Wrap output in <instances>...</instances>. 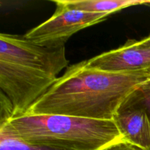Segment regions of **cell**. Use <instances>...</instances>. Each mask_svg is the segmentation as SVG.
Segmentation results:
<instances>
[{"mask_svg": "<svg viewBox=\"0 0 150 150\" xmlns=\"http://www.w3.org/2000/svg\"><path fill=\"white\" fill-rule=\"evenodd\" d=\"M150 69L111 73L86 64H73L26 114H59L112 120L122 105L147 82Z\"/></svg>", "mask_w": 150, "mask_h": 150, "instance_id": "obj_1", "label": "cell"}, {"mask_svg": "<svg viewBox=\"0 0 150 150\" xmlns=\"http://www.w3.org/2000/svg\"><path fill=\"white\" fill-rule=\"evenodd\" d=\"M0 136L62 150H100L124 140L114 120L24 114L0 125Z\"/></svg>", "mask_w": 150, "mask_h": 150, "instance_id": "obj_2", "label": "cell"}, {"mask_svg": "<svg viewBox=\"0 0 150 150\" xmlns=\"http://www.w3.org/2000/svg\"><path fill=\"white\" fill-rule=\"evenodd\" d=\"M57 79L38 69L0 60V89L13 105V117L26 114Z\"/></svg>", "mask_w": 150, "mask_h": 150, "instance_id": "obj_3", "label": "cell"}, {"mask_svg": "<svg viewBox=\"0 0 150 150\" xmlns=\"http://www.w3.org/2000/svg\"><path fill=\"white\" fill-rule=\"evenodd\" d=\"M0 60L38 69L56 77L69 63L64 45L42 46L23 36L4 33L0 35Z\"/></svg>", "mask_w": 150, "mask_h": 150, "instance_id": "obj_4", "label": "cell"}, {"mask_svg": "<svg viewBox=\"0 0 150 150\" xmlns=\"http://www.w3.org/2000/svg\"><path fill=\"white\" fill-rule=\"evenodd\" d=\"M111 14L71 10L57 5L51 18L23 35L31 42L42 46L64 45L76 32L103 21Z\"/></svg>", "mask_w": 150, "mask_h": 150, "instance_id": "obj_5", "label": "cell"}, {"mask_svg": "<svg viewBox=\"0 0 150 150\" xmlns=\"http://www.w3.org/2000/svg\"><path fill=\"white\" fill-rule=\"evenodd\" d=\"M92 68L111 73H130L150 68V48L139 45L136 40H128L117 49L106 51L89 60Z\"/></svg>", "mask_w": 150, "mask_h": 150, "instance_id": "obj_6", "label": "cell"}, {"mask_svg": "<svg viewBox=\"0 0 150 150\" xmlns=\"http://www.w3.org/2000/svg\"><path fill=\"white\" fill-rule=\"evenodd\" d=\"M124 140L144 150H150V116L131 96L113 117Z\"/></svg>", "mask_w": 150, "mask_h": 150, "instance_id": "obj_7", "label": "cell"}, {"mask_svg": "<svg viewBox=\"0 0 150 150\" xmlns=\"http://www.w3.org/2000/svg\"><path fill=\"white\" fill-rule=\"evenodd\" d=\"M54 2L71 10L109 14L133 6H150V0H57Z\"/></svg>", "mask_w": 150, "mask_h": 150, "instance_id": "obj_8", "label": "cell"}, {"mask_svg": "<svg viewBox=\"0 0 150 150\" xmlns=\"http://www.w3.org/2000/svg\"><path fill=\"white\" fill-rule=\"evenodd\" d=\"M0 150H62L41 144H30L14 138L0 136Z\"/></svg>", "mask_w": 150, "mask_h": 150, "instance_id": "obj_9", "label": "cell"}, {"mask_svg": "<svg viewBox=\"0 0 150 150\" xmlns=\"http://www.w3.org/2000/svg\"><path fill=\"white\" fill-rule=\"evenodd\" d=\"M133 99L144 107L150 116V81L147 82L132 95Z\"/></svg>", "mask_w": 150, "mask_h": 150, "instance_id": "obj_10", "label": "cell"}, {"mask_svg": "<svg viewBox=\"0 0 150 150\" xmlns=\"http://www.w3.org/2000/svg\"><path fill=\"white\" fill-rule=\"evenodd\" d=\"M1 120H0V125L5 123L8 121L10 119L13 118V106L12 105L10 100L7 98V97L1 92Z\"/></svg>", "mask_w": 150, "mask_h": 150, "instance_id": "obj_11", "label": "cell"}, {"mask_svg": "<svg viewBox=\"0 0 150 150\" xmlns=\"http://www.w3.org/2000/svg\"><path fill=\"white\" fill-rule=\"evenodd\" d=\"M100 150H144L125 140L118 141L105 146Z\"/></svg>", "mask_w": 150, "mask_h": 150, "instance_id": "obj_12", "label": "cell"}, {"mask_svg": "<svg viewBox=\"0 0 150 150\" xmlns=\"http://www.w3.org/2000/svg\"><path fill=\"white\" fill-rule=\"evenodd\" d=\"M137 42L139 45H142V46L149 47V48H150V35L142 38V39L139 40H137Z\"/></svg>", "mask_w": 150, "mask_h": 150, "instance_id": "obj_13", "label": "cell"}]
</instances>
